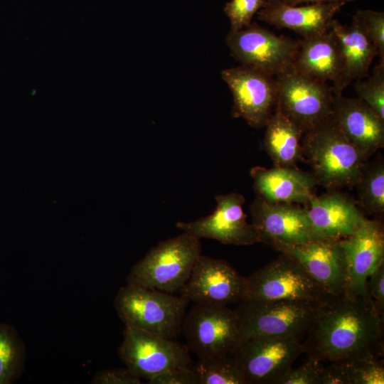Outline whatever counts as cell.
Masks as SVG:
<instances>
[{
  "label": "cell",
  "instance_id": "cell-1",
  "mask_svg": "<svg viewBox=\"0 0 384 384\" xmlns=\"http://www.w3.org/2000/svg\"><path fill=\"white\" fill-rule=\"evenodd\" d=\"M305 336L304 353L322 362L383 358V318L372 300L361 296L328 294Z\"/></svg>",
  "mask_w": 384,
  "mask_h": 384
},
{
  "label": "cell",
  "instance_id": "cell-2",
  "mask_svg": "<svg viewBox=\"0 0 384 384\" xmlns=\"http://www.w3.org/2000/svg\"><path fill=\"white\" fill-rule=\"evenodd\" d=\"M302 158L311 167L317 184L329 190L355 186L367 159L331 116L304 133Z\"/></svg>",
  "mask_w": 384,
  "mask_h": 384
},
{
  "label": "cell",
  "instance_id": "cell-3",
  "mask_svg": "<svg viewBox=\"0 0 384 384\" xmlns=\"http://www.w3.org/2000/svg\"><path fill=\"white\" fill-rule=\"evenodd\" d=\"M201 255L200 239L186 233L160 242L131 269L127 284L180 292Z\"/></svg>",
  "mask_w": 384,
  "mask_h": 384
},
{
  "label": "cell",
  "instance_id": "cell-4",
  "mask_svg": "<svg viewBox=\"0 0 384 384\" xmlns=\"http://www.w3.org/2000/svg\"><path fill=\"white\" fill-rule=\"evenodd\" d=\"M188 303L182 296L127 284L119 289L114 307L125 327L174 339Z\"/></svg>",
  "mask_w": 384,
  "mask_h": 384
},
{
  "label": "cell",
  "instance_id": "cell-5",
  "mask_svg": "<svg viewBox=\"0 0 384 384\" xmlns=\"http://www.w3.org/2000/svg\"><path fill=\"white\" fill-rule=\"evenodd\" d=\"M320 301H241L235 311L240 321L242 341L271 336L293 337L302 341Z\"/></svg>",
  "mask_w": 384,
  "mask_h": 384
},
{
  "label": "cell",
  "instance_id": "cell-6",
  "mask_svg": "<svg viewBox=\"0 0 384 384\" xmlns=\"http://www.w3.org/2000/svg\"><path fill=\"white\" fill-rule=\"evenodd\" d=\"M182 330L198 358L233 355L242 341L238 316L228 305L195 304L186 313Z\"/></svg>",
  "mask_w": 384,
  "mask_h": 384
},
{
  "label": "cell",
  "instance_id": "cell-7",
  "mask_svg": "<svg viewBox=\"0 0 384 384\" xmlns=\"http://www.w3.org/2000/svg\"><path fill=\"white\" fill-rule=\"evenodd\" d=\"M245 279V299L320 301L329 294L296 260L284 253Z\"/></svg>",
  "mask_w": 384,
  "mask_h": 384
},
{
  "label": "cell",
  "instance_id": "cell-8",
  "mask_svg": "<svg viewBox=\"0 0 384 384\" xmlns=\"http://www.w3.org/2000/svg\"><path fill=\"white\" fill-rule=\"evenodd\" d=\"M275 110L304 133L331 116L334 94L326 82L294 70L275 77Z\"/></svg>",
  "mask_w": 384,
  "mask_h": 384
},
{
  "label": "cell",
  "instance_id": "cell-9",
  "mask_svg": "<svg viewBox=\"0 0 384 384\" xmlns=\"http://www.w3.org/2000/svg\"><path fill=\"white\" fill-rule=\"evenodd\" d=\"M304 351L293 337L258 336L243 340L233 353L246 384H278Z\"/></svg>",
  "mask_w": 384,
  "mask_h": 384
},
{
  "label": "cell",
  "instance_id": "cell-10",
  "mask_svg": "<svg viewBox=\"0 0 384 384\" xmlns=\"http://www.w3.org/2000/svg\"><path fill=\"white\" fill-rule=\"evenodd\" d=\"M226 43L230 55L242 65L276 77L293 70L298 40L277 36L254 22L239 31H230Z\"/></svg>",
  "mask_w": 384,
  "mask_h": 384
},
{
  "label": "cell",
  "instance_id": "cell-11",
  "mask_svg": "<svg viewBox=\"0 0 384 384\" xmlns=\"http://www.w3.org/2000/svg\"><path fill=\"white\" fill-rule=\"evenodd\" d=\"M118 354L132 373L147 380L164 371L191 367L192 363L187 346L129 327H125Z\"/></svg>",
  "mask_w": 384,
  "mask_h": 384
},
{
  "label": "cell",
  "instance_id": "cell-12",
  "mask_svg": "<svg viewBox=\"0 0 384 384\" xmlns=\"http://www.w3.org/2000/svg\"><path fill=\"white\" fill-rule=\"evenodd\" d=\"M221 78L233 94V116L244 119L254 128L265 127L275 108V77L242 65L222 70Z\"/></svg>",
  "mask_w": 384,
  "mask_h": 384
},
{
  "label": "cell",
  "instance_id": "cell-13",
  "mask_svg": "<svg viewBox=\"0 0 384 384\" xmlns=\"http://www.w3.org/2000/svg\"><path fill=\"white\" fill-rule=\"evenodd\" d=\"M188 302L228 305L246 297V279L223 260L201 255L180 292Z\"/></svg>",
  "mask_w": 384,
  "mask_h": 384
},
{
  "label": "cell",
  "instance_id": "cell-14",
  "mask_svg": "<svg viewBox=\"0 0 384 384\" xmlns=\"http://www.w3.org/2000/svg\"><path fill=\"white\" fill-rule=\"evenodd\" d=\"M217 206L209 215L176 224L178 229L198 239L208 238L225 245H250L259 242L257 232L243 211L245 197L238 193L218 195Z\"/></svg>",
  "mask_w": 384,
  "mask_h": 384
},
{
  "label": "cell",
  "instance_id": "cell-15",
  "mask_svg": "<svg viewBox=\"0 0 384 384\" xmlns=\"http://www.w3.org/2000/svg\"><path fill=\"white\" fill-rule=\"evenodd\" d=\"M250 209L259 242L277 251L314 238L306 208L271 203L257 195Z\"/></svg>",
  "mask_w": 384,
  "mask_h": 384
},
{
  "label": "cell",
  "instance_id": "cell-16",
  "mask_svg": "<svg viewBox=\"0 0 384 384\" xmlns=\"http://www.w3.org/2000/svg\"><path fill=\"white\" fill-rule=\"evenodd\" d=\"M347 262L344 293L371 300L367 280L384 263V229L382 223L366 218L350 235L340 239Z\"/></svg>",
  "mask_w": 384,
  "mask_h": 384
},
{
  "label": "cell",
  "instance_id": "cell-17",
  "mask_svg": "<svg viewBox=\"0 0 384 384\" xmlns=\"http://www.w3.org/2000/svg\"><path fill=\"white\" fill-rule=\"evenodd\" d=\"M279 252L296 260L326 293L345 292L347 262L340 239L314 238Z\"/></svg>",
  "mask_w": 384,
  "mask_h": 384
},
{
  "label": "cell",
  "instance_id": "cell-18",
  "mask_svg": "<svg viewBox=\"0 0 384 384\" xmlns=\"http://www.w3.org/2000/svg\"><path fill=\"white\" fill-rule=\"evenodd\" d=\"M331 117L367 159L384 146V120L360 98L334 95Z\"/></svg>",
  "mask_w": 384,
  "mask_h": 384
},
{
  "label": "cell",
  "instance_id": "cell-19",
  "mask_svg": "<svg viewBox=\"0 0 384 384\" xmlns=\"http://www.w3.org/2000/svg\"><path fill=\"white\" fill-rule=\"evenodd\" d=\"M306 204L314 238L342 239L366 219L351 198L337 191L314 195Z\"/></svg>",
  "mask_w": 384,
  "mask_h": 384
},
{
  "label": "cell",
  "instance_id": "cell-20",
  "mask_svg": "<svg viewBox=\"0 0 384 384\" xmlns=\"http://www.w3.org/2000/svg\"><path fill=\"white\" fill-rule=\"evenodd\" d=\"M341 4H311L289 6L281 0H267L257 14L262 21L277 28H288L309 38L321 34L331 28L334 16L343 6Z\"/></svg>",
  "mask_w": 384,
  "mask_h": 384
},
{
  "label": "cell",
  "instance_id": "cell-21",
  "mask_svg": "<svg viewBox=\"0 0 384 384\" xmlns=\"http://www.w3.org/2000/svg\"><path fill=\"white\" fill-rule=\"evenodd\" d=\"M250 175L257 195L271 203L306 204L317 183L309 174L294 167H253Z\"/></svg>",
  "mask_w": 384,
  "mask_h": 384
},
{
  "label": "cell",
  "instance_id": "cell-22",
  "mask_svg": "<svg viewBox=\"0 0 384 384\" xmlns=\"http://www.w3.org/2000/svg\"><path fill=\"white\" fill-rule=\"evenodd\" d=\"M331 29L338 40L343 58L341 73L331 87L334 95L339 96L353 81L369 75L370 66L378 51L354 16L348 26L334 19Z\"/></svg>",
  "mask_w": 384,
  "mask_h": 384
},
{
  "label": "cell",
  "instance_id": "cell-23",
  "mask_svg": "<svg viewBox=\"0 0 384 384\" xmlns=\"http://www.w3.org/2000/svg\"><path fill=\"white\" fill-rule=\"evenodd\" d=\"M343 69L338 40L330 28L325 33L298 40L293 70L320 82H337Z\"/></svg>",
  "mask_w": 384,
  "mask_h": 384
},
{
  "label": "cell",
  "instance_id": "cell-24",
  "mask_svg": "<svg viewBox=\"0 0 384 384\" xmlns=\"http://www.w3.org/2000/svg\"><path fill=\"white\" fill-rule=\"evenodd\" d=\"M265 127V149L274 166L294 167L302 158L304 132L275 109Z\"/></svg>",
  "mask_w": 384,
  "mask_h": 384
},
{
  "label": "cell",
  "instance_id": "cell-25",
  "mask_svg": "<svg viewBox=\"0 0 384 384\" xmlns=\"http://www.w3.org/2000/svg\"><path fill=\"white\" fill-rule=\"evenodd\" d=\"M360 206L369 215L384 212V164L379 158L366 164L356 183Z\"/></svg>",
  "mask_w": 384,
  "mask_h": 384
},
{
  "label": "cell",
  "instance_id": "cell-26",
  "mask_svg": "<svg viewBox=\"0 0 384 384\" xmlns=\"http://www.w3.org/2000/svg\"><path fill=\"white\" fill-rule=\"evenodd\" d=\"M192 369L197 376L198 384H246L233 355L198 358Z\"/></svg>",
  "mask_w": 384,
  "mask_h": 384
},
{
  "label": "cell",
  "instance_id": "cell-27",
  "mask_svg": "<svg viewBox=\"0 0 384 384\" xmlns=\"http://www.w3.org/2000/svg\"><path fill=\"white\" fill-rule=\"evenodd\" d=\"M25 347L16 330L0 324V384H9L20 375L25 361Z\"/></svg>",
  "mask_w": 384,
  "mask_h": 384
},
{
  "label": "cell",
  "instance_id": "cell-28",
  "mask_svg": "<svg viewBox=\"0 0 384 384\" xmlns=\"http://www.w3.org/2000/svg\"><path fill=\"white\" fill-rule=\"evenodd\" d=\"M350 384H383V358L365 357L340 362Z\"/></svg>",
  "mask_w": 384,
  "mask_h": 384
},
{
  "label": "cell",
  "instance_id": "cell-29",
  "mask_svg": "<svg viewBox=\"0 0 384 384\" xmlns=\"http://www.w3.org/2000/svg\"><path fill=\"white\" fill-rule=\"evenodd\" d=\"M366 78L356 80L355 84L358 98L384 120V62L380 61Z\"/></svg>",
  "mask_w": 384,
  "mask_h": 384
},
{
  "label": "cell",
  "instance_id": "cell-30",
  "mask_svg": "<svg viewBox=\"0 0 384 384\" xmlns=\"http://www.w3.org/2000/svg\"><path fill=\"white\" fill-rule=\"evenodd\" d=\"M267 0H231L224 11L229 18L230 31H239L250 26L252 19L266 4Z\"/></svg>",
  "mask_w": 384,
  "mask_h": 384
},
{
  "label": "cell",
  "instance_id": "cell-31",
  "mask_svg": "<svg viewBox=\"0 0 384 384\" xmlns=\"http://www.w3.org/2000/svg\"><path fill=\"white\" fill-rule=\"evenodd\" d=\"M353 16L377 48L380 61L384 62V13L368 9L358 10Z\"/></svg>",
  "mask_w": 384,
  "mask_h": 384
},
{
  "label": "cell",
  "instance_id": "cell-32",
  "mask_svg": "<svg viewBox=\"0 0 384 384\" xmlns=\"http://www.w3.org/2000/svg\"><path fill=\"white\" fill-rule=\"evenodd\" d=\"M323 366L322 361L308 357L299 367L289 369L278 384H319Z\"/></svg>",
  "mask_w": 384,
  "mask_h": 384
},
{
  "label": "cell",
  "instance_id": "cell-33",
  "mask_svg": "<svg viewBox=\"0 0 384 384\" xmlns=\"http://www.w3.org/2000/svg\"><path fill=\"white\" fill-rule=\"evenodd\" d=\"M149 384H198L197 376L190 367H177L164 371L148 380Z\"/></svg>",
  "mask_w": 384,
  "mask_h": 384
},
{
  "label": "cell",
  "instance_id": "cell-34",
  "mask_svg": "<svg viewBox=\"0 0 384 384\" xmlns=\"http://www.w3.org/2000/svg\"><path fill=\"white\" fill-rule=\"evenodd\" d=\"M368 293L378 314L384 315V263L370 275L367 280Z\"/></svg>",
  "mask_w": 384,
  "mask_h": 384
},
{
  "label": "cell",
  "instance_id": "cell-35",
  "mask_svg": "<svg viewBox=\"0 0 384 384\" xmlns=\"http://www.w3.org/2000/svg\"><path fill=\"white\" fill-rule=\"evenodd\" d=\"M94 384H141V378L126 368L105 369L98 372L94 377Z\"/></svg>",
  "mask_w": 384,
  "mask_h": 384
},
{
  "label": "cell",
  "instance_id": "cell-36",
  "mask_svg": "<svg viewBox=\"0 0 384 384\" xmlns=\"http://www.w3.org/2000/svg\"><path fill=\"white\" fill-rule=\"evenodd\" d=\"M319 384H350V382L340 362H329L322 368Z\"/></svg>",
  "mask_w": 384,
  "mask_h": 384
},
{
  "label": "cell",
  "instance_id": "cell-37",
  "mask_svg": "<svg viewBox=\"0 0 384 384\" xmlns=\"http://www.w3.org/2000/svg\"><path fill=\"white\" fill-rule=\"evenodd\" d=\"M284 4L289 6H298L302 4H341L345 5L347 3L355 0H281Z\"/></svg>",
  "mask_w": 384,
  "mask_h": 384
}]
</instances>
